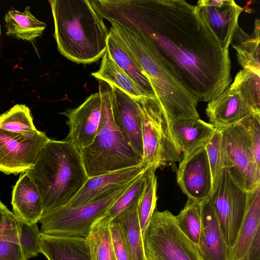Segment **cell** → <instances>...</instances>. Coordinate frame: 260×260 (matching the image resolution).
Masks as SVG:
<instances>
[{"label":"cell","mask_w":260,"mask_h":260,"mask_svg":"<svg viewBox=\"0 0 260 260\" xmlns=\"http://www.w3.org/2000/svg\"><path fill=\"white\" fill-rule=\"evenodd\" d=\"M103 18L138 32L199 102H209L231 84V62L196 6L184 0H98Z\"/></svg>","instance_id":"6da1fadb"},{"label":"cell","mask_w":260,"mask_h":260,"mask_svg":"<svg viewBox=\"0 0 260 260\" xmlns=\"http://www.w3.org/2000/svg\"><path fill=\"white\" fill-rule=\"evenodd\" d=\"M54 37L60 53L77 63H90L107 50L109 29L88 0H52Z\"/></svg>","instance_id":"7a4b0ae2"},{"label":"cell","mask_w":260,"mask_h":260,"mask_svg":"<svg viewBox=\"0 0 260 260\" xmlns=\"http://www.w3.org/2000/svg\"><path fill=\"white\" fill-rule=\"evenodd\" d=\"M109 31L118 38L148 79L169 122L200 119L197 99L166 65L155 46L145 37L114 21Z\"/></svg>","instance_id":"3957f363"},{"label":"cell","mask_w":260,"mask_h":260,"mask_svg":"<svg viewBox=\"0 0 260 260\" xmlns=\"http://www.w3.org/2000/svg\"><path fill=\"white\" fill-rule=\"evenodd\" d=\"M25 173L39 189L43 214L66 206L89 179L80 151L66 140L49 139Z\"/></svg>","instance_id":"277c9868"},{"label":"cell","mask_w":260,"mask_h":260,"mask_svg":"<svg viewBox=\"0 0 260 260\" xmlns=\"http://www.w3.org/2000/svg\"><path fill=\"white\" fill-rule=\"evenodd\" d=\"M110 84L99 80L101 117L96 137L80 151L89 178L142 164L143 157L125 139L115 123L111 109Z\"/></svg>","instance_id":"5b68a950"},{"label":"cell","mask_w":260,"mask_h":260,"mask_svg":"<svg viewBox=\"0 0 260 260\" xmlns=\"http://www.w3.org/2000/svg\"><path fill=\"white\" fill-rule=\"evenodd\" d=\"M205 111L209 123L217 129L234 126L260 113V75L240 70L232 84L208 102Z\"/></svg>","instance_id":"8992f818"},{"label":"cell","mask_w":260,"mask_h":260,"mask_svg":"<svg viewBox=\"0 0 260 260\" xmlns=\"http://www.w3.org/2000/svg\"><path fill=\"white\" fill-rule=\"evenodd\" d=\"M140 110L143 146V163L155 170L176 164L182 153L174 141L169 122L156 97H134Z\"/></svg>","instance_id":"52a82bcc"},{"label":"cell","mask_w":260,"mask_h":260,"mask_svg":"<svg viewBox=\"0 0 260 260\" xmlns=\"http://www.w3.org/2000/svg\"><path fill=\"white\" fill-rule=\"evenodd\" d=\"M132 181L83 205L74 208L61 206L44 214L38 222L41 224V233L86 239L92 224L107 213Z\"/></svg>","instance_id":"ba28073f"},{"label":"cell","mask_w":260,"mask_h":260,"mask_svg":"<svg viewBox=\"0 0 260 260\" xmlns=\"http://www.w3.org/2000/svg\"><path fill=\"white\" fill-rule=\"evenodd\" d=\"M143 240L146 260H200L197 246L168 210H155Z\"/></svg>","instance_id":"9c48e42d"},{"label":"cell","mask_w":260,"mask_h":260,"mask_svg":"<svg viewBox=\"0 0 260 260\" xmlns=\"http://www.w3.org/2000/svg\"><path fill=\"white\" fill-rule=\"evenodd\" d=\"M225 153V167L234 180L246 192L260 185V164L252 153L242 126L238 124L219 129Z\"/></svg>","instance_id":"30bf717a"},{"label":"cell","mask_w":260,"mask_h":260,"mask_svg":"<svg viewBox=\"0 0 260 260\" xmlns=\"http://www.w3.org/2000/svg\"><path fill=\"white\" fill-rule=\"evenodd\" d=\"M248 192L232 178L224 168L220 182L211 196L223 238L230 250L241 228L247 206Z\"/></svg>","instance_id":"8fae6325"},{"label":"cell","mask_w":260,"mask_h":260,"mask_svg":"<svg viewBox=\"0 0 260 260\" xmlns=\"http://www.w3.org/2000/svg\"><path fill=\"white\" fill-rule=\"evenodd\" d=\"M49 139L41 131L28 138L0 129V171L8 175L26 172Z\"/></svg>","instance_id":"7c38bea8"},{"label":"cell","mask_w":260,"mask_h":260,"mask_svg":"<svg viewBox=\"0 0 260 260\" xmlns=\"http://www.w3.org/2000/svg\"><path fill=\"white\" fill-rule=\"evenodd\" d=\"M205 146L183 157L176 171L177 182L182 191L188 198L199 203L210 198L212 192V178Z\"/></svg>","instance_id":"4fadbf2b"},{"label":"cell","mask_w":260,"mask_h":260,"mask_svg":"<svg viewBox=\"0 0 260 260\" xmlns=\"http://www.w3.org/2000/svg\"><path fill=\"white\" fill-rule=\"evenodd\" d=\"M62 114L68 118L69 127L66 140L80 151L93 142L98 133L101 117L99 92L91 94L78 107Z\"/></svg>","instance_id":"5bb4252c"},{"label":"cell","mask_w":260,"mask_h":260,"mask_svg":"<svg viewBox=\"0 0 260 260\" xmlns=\"http://www.w3.org/2000/svg\"><path fill=\"white\" fill-rule=\"evenodd\" d=\"M229 260H260V185L248 192L245 216Z\"/></svg>","instance_id":"9a60e30c"},{"label":"cell","mask_w":260,"mask_h":260,"mask_svg":"<svg viewBox=\"0 0 260 260\" xmlns=\"http://www.w3.org/2000/svg\"><path fill=\"white\" fill-rule=\"evenodd\" d=\"M113 118L125 139L139 155L143 156L141 115L134 98L118 87L110 85Z\"/></svg>","instance_id":"2e32d148"},{"label":"cell","mask_w":260,"mask_h":260,"mask_svg":"<svg viewBox=\"0 0 260 260\" xmlns=\"http://www.w3.org/2000/svg\"><path fill=\"white\" fill-rule=\"evenodd\" d=\"M196 6L223 48L229 49L243 8L233 0H201Z\"/></svg>","instance_id":"e0dca14e"},{"label":"cell","mask_w":260,"mask_h":260,"mask_svg":"<svg viewBox=\"0 0 260 260\" xmlns=\"http://www.w3.org/2000/svg\"><path fill=\"white\" fill-rule=\"evenodd\" d=\"M148 167L143 163L89 178L78 192L64 206L77 207L102 198L126 185Z\"/></svg>","instance_id":"ac0fdd59"},{"label":"cell","mask_w":260,"mask_h":260,"mask_svg":"<svg viewBox=\"0 0 260 260\" xmlns=\"http://www.w3.org/2000/svg\"><path fill=\"white\" fill-rule=\"evenodd\" d=\"M200 204L201 229L198 250L200 260H229L230 249L222 236L211 198Z\"/></svg>","instance_id":"d6986e66"},{"label":"cell","mask_w":260,"mask_h":260,"mask_svg":"<svg viewBox=\"0 0 260 260\" xmlns=\"http://www.w3.org/2000/svg\"><path fill=\"white\" fill-rule=\"evenodd\" d=\"M11 204L13 214L28 224L38 223L43 214V201L32 178L24 172L13 187Z\"/></svg>","instance_id":"ffe728a7"},{"label":"cell","mask_w":260,"mask_h":260,"mask_svg":"<svg viewBox=\"0 0 260 260\" xmlns=\"http://www.w3.org/2000/svg\"><path fill=\"white\" fill-rule=\"evenodd\" d=\"M170 132L182 157L205 146L215 127L200 119H183L169 122Z\"/></svg>","instance_id":"44dd1931"},{"label":"cell","mask_w":260,"mask_h":260,"mask_svg":"<svg viewBox=\"0 0 260 260\" xmlns=\"http://www.w3.org/2000/svg\"><path fill=\"white\" fill-rule=\"evenodd\" d=\"M40 253L48 260H91L86 239L40 234Z\"/></svg>","instance_id":"7402d4cb"},{"label":"cell","mask_w":260,"mask_h":260,"mask_svg":"<svg viewBox=\"0 0 260 260\" xmlns=\"http://www.w3.org/2000/svg\"><path fill=\"white\" fill-rule=\"evenodd\" d=\"M259 21L255 19L252 35L247 34L239 25L236 28L231 44L237 52L238 62L244 69L260 75Z\"/></svg>","instance_id":"603a6c76"},{"label":"cell","mask_w":260,"mask_h":260,"mask_svg":"<svg viewBox=\"0 0 260 260\" xmlns=\"http://www.w3.org/2000/svg\"><path fill=\"white\" fill-rule=\"evenodd\" d=\"M107 50L113 60L148 95L156 97L152 87L139 63L121 41L109 31Z\"/></svg>","instance_id":"cb8c5ba5"},{"label":"cell","mask_w":260,"mask_h":260,"mask_svg":"<svg viewBox=\"0 0 260 260\" xmlns=\"http://www.w3.org/2000/svg\"><path fill=\"white\" fill-rule=\"evenodd\" d=\"M5 22L7 35L28 41L40 37L46 27L45 23L31 13L28 6L23 12L11 8L5 15Z\"/></svg>","instance_id":"d4e9b609"},{"label":"cell","mask_w":260,"mask_h":260,"mask_svg":"<svg viewBox=\"0 0 260 260\" xmlns=\"http://www.w3.org/2000/svg\"><path fill=\"white\" fill-rule=\"evenodd\" d=\"M91 75L98 80L118 87L132 97H149L113 60L107 50L102 56L99 70L92 72Z\"/></svg>","instance_id":"484cf974"},{"label":"cell","mask_w":260,"mask_h":260,"mask_svg":"<svg viewBox=\"0 0 260 260\" xmlns=\"http://www.w3.org/2000/svg\"><path fill=\"white\" fill-rule=\"evenodd\" d=\"M138 206H133L118 214L115 218L123 234L132 260H146L140 225Z\"/></svg>","instance_id":"4316f807"},{"label":"cell","mask_w":260,"mask_h":260,"mask_svg":"<svg viewBox=\"0 0 260 260\" xmlns=\"http://www.w3.org/2000/svg\"><path fill=\"white\" fill-rule=\"evenodd\" d=\"M111 220L105 214L91 226L86 238L91 260H116L110 230Z\"/></svg>","instance_id":"83f0119b"},{"label":"cell","mask_w":260,"mask_h":260,"mask_svg":"<svg viewBox=\"0 0 260 260\" xmlns=\"http://www.w3.org/2000/svg\"><path fill=\"white\" fill-rule=\"evenodd\" d=\"M0 260H25L20 244L18 219L9 210L0 225Z\"/></svg>","instance_id":"f1b7e54d"},{"label":"cell","mask_w":260,"mask_h":260,"mask_svg":"<svg viewBox=\"0 0 260 260\" xmlns=\"http://www.w3.org/2000/svg\"><path fill=\"white\" fill-rule=\"evenodd\" d=\"M0 129L28 138L40 132L34 124L29 109L25 104H16L0 115Z\"/></svg>","instance_id":"f546056e"},{"label":"cell","mask_w":260,"mask_h":260,"mask_svg":"<svg viewBox=\"0 0 260 260\" xmlns=\"http://www.w3.org/2000/svg\"><path fill=\"white\" fill-rule=\"evenodd\" d=\"M175 217L180 229L198 248L201 229L200 203L188 198L183 209Z\"/></svg>","instance_id":"4dcf8cb0"},{"label":"cell","mask_w":260,"mask_h":260,"mask_svg":"<svg viewBox=\"0 0 260 260\" xmlns=\"http://www.w3.org/2000/svg\"><path fill=\"white\" fill-rule=\"evenodd\" d=\"M155 170L154 168L149 167L146 186L138 206V214L143 238L156 207L157 198Z\"/></svg>","instance_id":"1f68e13d"},{"label":"cell","mask_w":260,"mask_h":260,"mask_svg":"<svg viewBox=\"0 0 260 260\" xmlns=\"http://www.w3.org/2000/svg\"><path fill=\"white\" fill-rule=\"evenodd\" d=\"M148 168L132 181L106 214L111 219L127 208L138 205L146 186Z\"/></svg>","instance_id":"d6a6232c"},{"label":"cell","mask_w":260,"mask_h":260,"mask_svg":"<svg viewBox=\"0 0 260 260\" xmlns=\"http://www.w3.org/2000/svg\"><path fill=\"white\" fill-rule=\"evenodd\" d=\"M212 178V192L217 188L225 167V153L221 132L215 129L205 146Z\"/></svg>","instance_id":"836d02e7"},{"label":"cell","mask_w":260,"mask_h":260,"mask_svg":"<svg viewBox=\"0 0 260 260\" xmlns=\"http://www.w3.org/2000/svg\"><path fill=\"white\" fill-rule=\"evenodd\" d=\"M18 224L20 246L25 260H29L40 253L41 232L38 223L28 224L18 220Z\"/></svg>","instance_id":"e575fe53"},{"label":"cell","mask_w":260,"mask_h":260,"mask_svg":"<svg viewBox=\"0 0 260 260\" xmlns=\"http://www.w3.org/2000/svg\"><path fill=\"white\" fill-rule=\"evenodd\" d=\"M239 123L245 132L256 161L260 164V113L252 114Z\"/></svg>","instance_id":"d590c367"},{"label":"cell","mask_w":260,"mask_h":260,"mask_svg":"<svg viewBox=\"0 0 260 260\" xmlns=\"http://www.w3.org/2000/svg\"><path fill=\"white\" fill-rule=\"evenodd\" d=\"M110 230L116 260H132L123 234L115 218L110 221Z\"/></svg>","instance_id":"8d00e7d4"},{"label":"cell","mask_w":260,"mask_h":260,"mask_svg":"<svg viewBox=\"0 0 260 260\" xmlns=\"http://www.w3.org/2000/svg\"><path fill=\"white\" fill-rule=\"evenodd\" d=\"M9 209L0 201V225L3 220L5 213Z\"/></svg>","instance_id":"74e56055"},{"label":"cell","mask_w":260,"mask_h":260,"mask_svg":"<svg viewBox=\"0 0 260 260\" xmlns=\"http://www.w3.org/2000/svg\"><path fill=\"white\" fill-rule=\"evenodd\" d=\"M1 35V25H0V36Z\"/></svg>","instance_id":"f35d334b"}]
</instances>
